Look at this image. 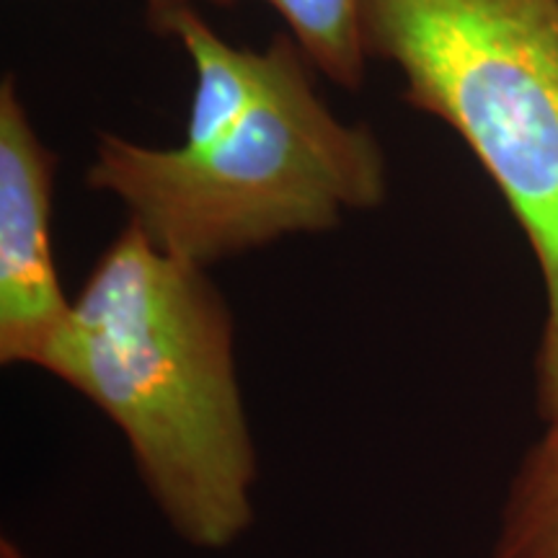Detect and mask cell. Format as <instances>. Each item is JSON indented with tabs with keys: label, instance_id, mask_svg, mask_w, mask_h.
<instances>
[{
	"label": "cell",
	"instance_id": "obj_1",
	"mask_svg": "<svg viewBox=\"0 0 558 558\" xmlns=\"http://www.w3.org/2000/svg\"><path fill=\"white\" fill-rule=\"evenodd\" d=\"M39 369L122 432L153 505L199 550L254 525L259 458L235 365L233 316L207 267L128 222L96 262Z\"/></svg>",
	"mask_w": 558,
	"mask_h": 558
},
{
	"label": "cell",
	"instance_id": "obj_2",
	"mask_svg": "<svg viewBox=\"0 0 558 558\" xmlns=\"http://www.w3.org/2000/svg\"><path fill=\"white\" fill-rule=\"evenodd\" d=\"M292 37L275 83L239 124L199 148H145L104 135L90 190L124 202L130 222L199 267L383 205L386 156L365 124H344L313 90Z\"/></svg>",
	"mask_w": 558,
	"mask_h": 558
},
{
	"label": "cell",
	"instance_id": "obj_3",
	"mask_svg": "<svg viewBox=\"0 0 558 558\" xmlns=\"http://www.w3.org/2000/svg\"><path fill=\"white\" fill-rule=\"evenodd\" d=\"M362 41L403 99L463 137L520 222L546 288L535 407L558 418V0H362Z\"/></svg>",
	"mask_w": 558,
	"mask_h": 558
},
{
	"label": "cell",
	"instance_id": "obj_4",
	"mask_svg": "<svg viewBox=\"0 0 558 558\" xmlns=\"http://www.w3.org/2000/svg\"><path fill=\"white\" fill-rule=\"evenodd\" d=\"M54 156L0 86V362L39 367L73 308L52 248Z\"/></svg>",
	"mask_w": 558,
	"mask_h": 558
},
{
	"label": "cell",
	"instance_id": "obj_5",
	"mask_svg": "<svg viewBox=\"0 0 558 558\" xmlns=\"http://www.w3.org/2000/svg\"><path fill=\"white\" fill-rule=\"evenodd\" d=\"M194 3L230 5L235 0H145L153 29L171 13L194 9ZM288 21L290 34L311 65L324 70L337 86L360 88L367 73V52L362 41V0H267Z\"/></svg>",
	"mask_w": 558,
	"mask_h": 558
},
{
	"label": "cell",
	"instance_id": "obj_6",
	"mask_svg": "<svg viewBox=\"0 0 558 558\" xmlns=\"http://www.w3.org/2000/svg\"><path fill=\"white\" fill-rule=\"evenodd\" d=\"M494 558H558V418L509 481Z\"/></svg>",
	"mask_w": 558,
	"mask_h": 558
},
{
	"label": "cell",
	"instance_id": "obj_7",
	"mask_svg": "<svg viewBox=\"0 0 558 558\" xmlns=\"http://www.w3.org/2000/svg\"><path fill=\"white\" fill-rule=\"evenodd\" d=\"M0 558H34V556L26 554V550L21 548L16 541L3 538V541H0Z\"/></svg>",
	"mask_w": 558,
	"mask_h": 558
}]
</instances>
